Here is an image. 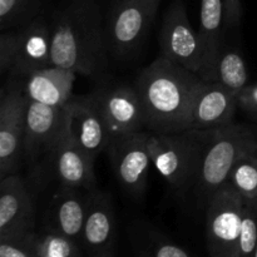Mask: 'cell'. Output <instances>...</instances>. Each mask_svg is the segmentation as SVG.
Returning a JSON list of instances; mask_svg holds the SVG:
<instances>
[{"label":"cell","instance_id":"6da1fadb","mask_svg":"<svg viewBox=\"0 0 257 257\" xmlns=\"http://www.w3.org/2000/svg\"><path fill=\"white\" fill-rule=\"evenodd\" d=\"M133 84L142 102L147 131L175 135L191 130L196 100L206 84L200 75L160 55Z\"/></svg>","mask_w":257,"mask_h":257},{"label":"cell","instance_id":"7a4b0ae2","mask_svg":"<svg viewBox=\"0 0 257 257\" xmlns=\"http://www.w3.org/2000/svg\"><path fill=\"white\" fill-rule=\"evenodd\" d=\"M52 65L99 80L108 70L105 24L97 0H70L52 18Z\"/></svg>","mask_w":257,"mask_h":257},{"label":"cell","instance_id":"3957f363","mask_svg":"<svg viewBox=\"0 0 257 257\" xmlns=\"http://www.w3.org/2000/svg\"><path fill=\"white\" fill-rule=\"evenodd\" d=\"M257 151V128L233 124L216 130L201 156L192 192L206 210L211 197L227 183L233 166L247 153Z\"/></svg>","mask_w":257,"mask_h":257},{"label":"cell","instance_id":"277c9868","mask_svg":"<svg viewBox=\"0 0 257 257\" xmlns=\"http://www.w3.org/2000/svg\"><path fill=\"white\" fill-rule=\"evenodd\" d=\"M215 131L187 130L175 135L150 132L152 165L177 192H192L201 156Z\"/></svg>","mask_w":257,"mask_h":257},{"label":"cell","instance_id":"5b68a950","mask_svg":"<svg viewBox=\"0 0 257 257\" xmlns=\"http://www.w3.org/2000/svg\"><path fill=\"white\" fill-rule=\"evenodd\" d=\"M160 4L161 0H117L105 22L108 53L123 59L137 52Z\"/></svg>","mask_w":257,"mask_h":257},{"label":"cell","instance_id":"8992f818","mask_svg":"<svg viewBox=\"0 0 257 257\" xmlns=\"http://www.w3.org/2000/svg\"><path fill=\"white\" fill-rule=\"evenodd\" d=\"M29 99L22 80L8 78L0 95V180L19 172Z\"/></svg>","mask_w":257,"mask_h":257},{"label":"cell","instance_id":"52a82bcc","mask_svg":"<svg viewBox=\"0 0 257 257\" xmlns=\"http://www.w3.org/2000/svg\"><path fill=\"white\" fill-rule=\"evenodd\" d=\"M246 201L228 183L211 197L206 207V237L211 257H237Z\"/></svg>","mask_w":257,"mask_h":257},{"label":"cell","instance_id":"ba28073f","mask_svg":"<svg viewBox=\"0 0 257 257\" xmlns=\"http://www.w3.org/2000/svg\"><path fill=\"white\" fill-rule=\"evenodd\" d=\"M67 136L65 107H50L29 100L23 145V158L29 168L39 173L42 163H47L50 155Z\"/></svg>","mask_w":257,"mask_h":257},{"label":"cell","instance_id":"9c48e42d","mask_svg":"<svg viewBox=\"0 0 257 257\" xmlns=\"http://www.w3.org/2000/svg\"><path fill=\"white\" fill-rule=\"evenodd\" d=\"M150 131L119 136L110 140L105 152L118 182L125 192L141 198L146 192L152 158L148 148Z\"/></svg>","mask_w":257,"mask_h":257},{"label":"cell","instance_id":"30bf717a","mask_svg":"<svg viewBox=\"0 0 257 257\" xmlns=\"http://www.w3.org/2000/svg\"><path fill=\"white\" fill-rule=\"evenodd\" d=\"M223 30L218 55L216 82L232 93L247 85L248 72L240 42L242 8L240 0H223Z\"/></svg>","mask_w":257,"mask_h":257},{"label":"cell","instance_id":"8fae6325","mask_svg":"<svg viewBox=\"0 0 257 257\" xmlns=\"http://www.w3.org/2000/svg\"><path fill=\"white\" fill-rule=\"evenodd\" d=\"M161 55L198 74L201 47L197 33L188 20L182 0H175L166 12L160 34Z\"/></svg>","mask_w":257,"mask_h":257},{"label":"cell","instance_id":"7c38bea8","mask_svg":"<svg viewBox=\"0 0 257 257\" xmlns=\"http://www.w3.org/2000/svg\"><path fill=\"white\" fill-rule=\"evenodd\" d=\"M93 94L112 138L146 128L143 105L135 84L98 89Z\"/></svg>","mask_w":257,"mask_h":257},{"label":"cell","instance_id":"4fadbf2b","mask_svg":"<svg viewBox=\"0 0 257 257\" xmlns=\"http://www.w3.org/2000/svg\"><path fill=\"white\" fill-rule=\"evenodd\" d=\"M68 135L93 158L107 150L112 136L100 113L94 94L73 97L65 105Z\"/></svg>","mask_w":257,"mask_h":257},{"label":"cell","instance_id":"5bb4252c","mask_svg":"<svg viewBox=\"0 0 257 257\" xmlns=\"http://www.w3.org/2000/svg\"><path fill=\"white\" fill-rule=\"evenodd\" d=\"M35 231L34 198L19 173L0 180V238Z\"/></svg>","mask_w":257,"mask_h":257},{"label":"cell","instance_id":"9a60e30c","mask_svg":"<svg viewBox=\"0 0 257 257\" xmlns=\"http://www.w3.org/2000/svg\"><path fill=\"white\" fill-rule=\"evenodd\" d=\"M17 30V53L9 77L24 80L32 73L52 65V25L38 17Z\"/></svg>","mask_w":257,"mask_h":257},{"label":"cell","instance_id":"2e32d148","mask_svg":"<svg viewBox=\"0 0 257 257\" xmlns=\"http://www.w3.org/2000/svg\"><path fill=\"white\" fill-rule=\"evenodd\" d=\"M94 161L68 135L50 155L47 163L60 187L92 191L97 188Z\"/></svg>","mask_w":257,"mask_h":257},{"label":"cell","instance_id":"e0dca14e","mask_svg":"<svg viewBox=\"0 0 257 257\" xmlns=\"http://www.w3.org/2000/svg\"><path fill=\"white\" fill-rule=\"evenodd\" d=\"M115 241V215L112 196L98 188L89 191L80 245L87 253L112 252Z\"/></svg>","mask_w":257,"mask_h":257},{"label":"cell","instance_id":"ac0fdd59","mask_svg":"<svg viewBox=\"0 0 257 257\" xmlns=\"http://www.w3.org/2000/svg\"><path fill=\"white\" fill-rule=\"evenodd\" d=\"M80 188L60 187L45 215L44 230L70 238L80 245L88 210V195ZM82 246V245H80Z\"/></svg>","mask_w":257,"mask_h":257},{"label":"cell","instance_id":"d6986e66","mask_svg":"<svg viewBox=\"0 0 257 257\" xmlns=\"http://www.w3.org/2000/svg\"><path fill=\"white\" fill-rule=\"evenodd\" d=\"M237 108V94L218 82L206 83L196 100L191 130L216 131L228 127L235 123Z\"/></svg>","mask_w":257,"mask_h":257},{"label":"cell","instance_id":"ffe728a7","mask_svg":"<svg viewBox=\"0 0 257 257\" xmlns=\"http://www.w3.org/2000/svg\"><path fill=\"white\" fill-rule=\"evenodd\" d=\"M77 75L72 70L50 65L22 80L23 89L30 102L62 108L74 97L73 87Z\"/></svg>","mask_w":257,"mask_h":257},{"label":"cell","instance_id":"44dd1931","mask_svg":"<svg viewBox=\"0 0 257 257\" xmlns=\"http://www.w3.org/2000/svg\"><path fill=\"white\" fill-rule=\"evenodd\" d=\"M223 0H201L200 29L201 69L198 75L206 83L216 82L218 55L223 30Z\"/></svg>","mask_w":257,"mask_h":257},{"label":"cell","instance_id":"7402d4cb","mask_svg":"<svg viewBox=\"0 0 257 257\" xmlns=\"http://www.w3.org/2000/svg\"><path fill=\"white\" fill-rule=\"evenodd\" d=\"M42 0H0V30H17L39 17Z\"/></svg>","mask_w":257,"mask_h":257},{"label":"cell","instance_id":"603a6c76","mask_svg":"<svg viewBox=\"0 0 257 257\" xmlns=\"http://www.w3.org/2000/svg\"><path fill=\"white\" fill-rule=\"evenodd\" d=\"M243 200L251 202L257 196V151L247 153L233 166L227 181Z\"/></svg>","mask_w":257,"mask_h":257},{"label":"cell","instance_id":"cb8c5ba5","mask_svg":"<svg viewBox=\"0 0 257 257\" xmlns=\"http://www.w3.org/2000/svg\"><path fill=\"white\" fill-rule=\"evenodd\" d=\"M37 257H83V248L70 238L43 230L37 233Z\"/></svg>","mask_w":257,"mask_h":257},{"label":"cell","instance_id":"d4e9b609","mask_svg":"<svg viewBox=\"0 0 257 257\" xmlns=\"http://www.w3.org/2000/svg\"><path fill=\"white\" fill-rule=\"evenodd\" d=\"M138 246L142 257H191L185 248L152 231L146 233Z\"/></svg>","mask_w":257,"mask_h":257},{"label":"cell","instance_id":"484cf974","mask_svg":"<svg viewBox=\"0 0 257 257\" xmlns=\"http://www.w3.org/2000/svg\"><path fill=\"white\" fill-rule=\"evenodd\" d=\"M257 248V207L253 201L245 203L237 257H253Z\"/></svg>","mask_w":257,"mask_h":257},{"label":"cell","instance_id":"4316f807","mask_svg":"<svg viewBox=\"0 0 257 257\" xmlns=\"http://www.w3.org/2000/svg\"><path fill=\"white\" fill-rule=\"evenodd\" d=\"M37 233L0 238V257H37Z\"/></svg>","mask_w":257,"mask_h":257},{"label":"cell","instance_id":"83f0119b","mask_svg":"<svg viewBox=\"0 0 257 257\" xmlns=\"http://www.w3.org/2000/svg\"><path fill=\"white\" fill-rule=\"evenodd\" d=\"M18 30H7L0 35V72L3 75L9 74L14 64L17 53Z\"/></svg>","mask_w":257,"mask_h":257},{"label":"cell","instance_id":"f1b7e54d","mask_svg":"<svg viewBox=\"0 0 257 257\" xmlns=\"http://www.w3.org/2000/svg\"><path fill=\"white\" fill-rule=\"evenodd\" d=\"M237 104L241 110L257 119V83L248 84L238 93Z\"/></svg>","mask_w":257,"mask_h":257},{"label":"cell","instance_id":"f546056e","mask_svg":"<svg viewBox=\"0 0 257 257\" xmlns=\"http://www.w3.org/2000/svg\"><path fill=\"white\" fill-rule=\"evenodd\" d=\"M84 257V256H83ZM85 257H113L112 252H98V253H87Z\"/></svg>","mask_w":257,"mask_h":257},{"label":"cell","instance_id":"4dcf8cb0","mask_svg":"<svg viewBox=\"0 0 257 257\" xmlns=\"http://www.w3.org/2000/svg\"><path fill=\"white\" fill-rule=\"evenodd\" d=\"M253 202H255V205H256V207H257V196H256V198H255V201H253Z\"/></svg>","mask_w":257,"mask_h":257},{"label":"cell","instance_id":"1f68e13d","mask_svg":"<svg viewBox=\"0 0 257 257\" xmlns=\"http://www.w3.org/2000/svg\"><path fill=\"white\" fill-rule=\"evenodd\" d=\"M253 257H257V248H256V251H255V256Z\"/></svg>","mask_w":257,"mask_h":257}]
</instances>
